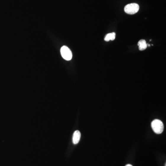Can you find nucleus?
<instances>
[{"mask_svg":"<svg viewBox=\"0 0 166 166\" xmlns=\"http://www.w3.org/2000/svg\"><path fill=\"white\" fill-rule=\"evenodd\" d=\"M152 128L154 132L157 134L162 133L164 129V125L159 120H154L152 123Z\"/></svg>","mask_w":166,"mask_h":166,"instance_id":"obj_1","label":"nucleus"},{"mask_svg":"<svg viewBox=\"0 0 166 166\" xmlns=\"http://www.w3.org/2000/svg\"><path fill=\"white\" fill-rule=\"evenodd\" d=\"M139 6L137 3H131L125 6L124 10L126 14H134L138 11Z\"/></svg>","mask_w":166,"mask_h":166,"instance_id":"obj_2","label":"nucleus"},{"mask_svg":"<svg viewBox=\"0 0 166 166\" xmlns=\"http://www.w3.org/2000/svg\"><path fill=\"white\" fill-rule=\"evenodd\" d=\"M61 53L63 58L67 61H70L72 58V53L67 46H63L61 48Z\"/></svg>","mask_w":166,"mask_h":166,"instance_id":"obj_3","label":"nucleus"},{"mask_svg":"<svg viewBox=\"0 0 166 166\" xmlns=\"http://www.w3.org/2000/svg\"><path fill=\"white\" fill-rule=\"evenodd\" d=\"M81 133L78 130L75 131L73 133V137H72V142L74 144H76L80 142V139Z\"/></svg>","mask_w":166,"mask_h":166,"instance_id":"obj_4","label":"nucleus"},{"mask_svg":"<svg viewBox=\"0 0 166 166\" xmlns=\"http://www.w3.org/2000/svg\"><path fill=\"white\" fill-rule=\"evenodd\" d=\"M138 45L139 47V50L141 51L145 50L147 47V44L146 43L145 40L144 39H141L138 42Z\"/></svg>","mask_w":166,"mask_h":166,"instance_id":"obj_5","label":"nucleus"},{"mask_svg":"<svg viewBox=\"0 0 166 166\" xmlns=\"http://www.w3.org/2000/svg\"><path fill=\"white\" fill-rule=\"evenodd\" d=\"M115 36H116V34H115V33L107 34L105 36V37L104 40L106 41V42H108V41H109V40L113 41V40L115 39Z\"/></svg>","mask_w":166,"mask_h":166,"instance_id":"obj_6","label":"nucleus"},{"mask_svg":"<svg viewBox=\"0 0 166 166\" xmlns=\"http://www.w3.org/2000/svg\"><path fill=\"white\" fill-rule=\"evenodd\" d=\"M125 166H133L131 164H128V165H125Z\"/></svg>","mask_w":166,"mask_h":166,"instance_id":"obj_7","label":"nucleus"}]
</instances>
